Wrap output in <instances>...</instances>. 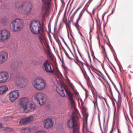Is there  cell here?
<instances>
[{
    "label": "cell",
    "instance_id": "obj_1",
    "mask_svg": "<svg viewBox=\"0 0 133 133\" xmlns=\"http://www.w3.org/2000/svg\"><path fill=\"white\" fill-rule=\"evenodd\" d=\"M23 21L20 19L14 20L10 25L11 29L14 32L20 31L23 28Z\"/></svg>",
    "mask_w": 133,
    "mask_h": 133
},
{
    "label": "cell",
    "instance_id": "obj_2",
    "mask_svg": "<svg viewBox=\"0 0 133 133\" xmlns=\"http://www.w3.org/2000/svg\"><path fill=\"white\" fill-rule=\"evenodd\" d=\"M31 32L34 34H38L40 33L41 28V25L38 20H33L31 22L30 26Z\"/></svg>",
    "mask_w": 133,
    "mask_h": 133
},
{
    "label": "cell",
    "instance_id": "obj_3",
    "mask_svg": "<svg viewBox=\"0 0 133 133\" xmlns=\"http://www.w3.org/2000/svg\"><path fill=\"white\" fill-rule=\"evenodd\" d=\"M35 98L37 103L40 106L44 105L47 101L46 95L43 93H37L35 95Z\"/></svg>",
    "mask_w": 133,
    "mask_h": 133
},
{
    "label": "cell",
    "instance_id": "obj_4",
    "mask_svg": "<svg viewBox=\"0 0 133 133\" xmlns=\"http://www.w3.org/2000/svg\"><path fill=\"white\" fill-rule=\"evenodd\" d=\"M34 86L35 88L38 90H43L45 88L46 83L43 79L38 78L34 81Z\"/></svg>",
    "mask_w": 133,
    "mask_h": 133
},
{
    "label": "cell",
    "instance_id": "obj_5",
    "mask_svg": "<svg viewBox=\"0 0 133 133\" xmlns=\"http://www.w3.org/2000/svg\"><path fill=\"white\" fill-rule=\"evenodd\" d=\"M16 85L20 88H24L27 85L28 80L25 78L20 77L18 78L16 81Z\"/></svg>",
    "mask_w": 133,
    "mask_h": 133
},
{
    "label": "cell",
    "instance_id": "obj_6",
    "mask_svg": "<svg viewBox=\"0 0 133 133\" xmlns=\"http://www.w3.org/2000/svg\"><path fill=\"white\" fill-rule=\"evenodd\" d=\"M54 120L52 118H48L43 121V126L45 128L49 129L54 126Z\"/></svg>",
    "mask_w": 133,
    "mask_h": 133
},
{
    "label": "cell",
    "instance_id": "obj_7",
    "mask_svg": "<svg viewBox=\"0 0 133 133\" xmlns=\"http://www.w3.org/2000/svg\"><path fill=\"white\" fill-rule=\"evenodd\" d=\"M20 96V92L19 90H14L9 94V99L12 102H14Z\"/></svg>",
    "mask_w": 133,
    "mask_h": 133
},
{
    "label": "cell",
    "instance_id": "obj_8",
    "mask_svg": "<svg viewBox=\"0 0 133 133\" xmlns=\"http://www.w3.org/2000/svg\"><path fill=\"white\" fill-rule=\"evenodd\" d=\"M10 33L6 30H3L0 31V40L4 41L9 38Z\"/></svg>",
    "mask_w": 133,
    "mask_h": 133
},
{
    "label": "cell",
    "instance_id": "obj_9",
    "mask_svg": "<svg viewBox=\"0 0 133 133\" xmlns=\"http://www.w3.org/2000/svg\"><path fill=\"white\" fill-rule=\"evenodd\" d=\"M23 109L25 112L28 113L34 111L36 109V107L33 104L29 103L25 106Z\"/></svg>",
    "mask_w": 133,
    "mask_h": 133
},
{
    "label": "cell",
    "instance_id": "obj_10",
    "mask_svg": "<svg viewBox=\"0 0 133 133\" xmlns=\"http://www.w3.org/2000/svg\"><path fill=\"white\" fill-rule=\"evenodd\" d=\"M34 120V118L32 116L25 118L21 119L20 121V124L21 125H25L29 124Z\"/></svg>",
    "mask_w": 133,
    "mask_h": 133
},
{
    "label": "cell",
    "instance_id": "obj_11",
    "mask_svg": "<svg viewBox=\"0 0 133 133\" xmlns=\"http://www.w3.org/2000/svg\"><path fill=\"white\" fill-rule=\"evenodd\" d=\"M9 75L6 72H0V83H3L7 81L8 79Z\"/></svg>",
    "mask_w": 133,
    "mask_h": 133
},
{
    "label": "cell",
    "instance_id": "obj_12",
    "mask_svg": "<svg viewBox=\"0 0 133 133\" xmlns=\"http://www.w3.org/2000/svg\"><path fill=\"white\" fill-rule=\"evenodd\" d=\"M29 103V100L28 98L26 97H23L21 98L19 101V105L22 107V109L25 106Z\"/></svg>",
    "mask_w": 133,
    "mask_h": 133
},
{
    "label": "cell",
    "instance_id": "obj_13",
    "mask_svg": "<svg viewBox=\"0 0 133 133\" xmlns=\"http://www.w3.org/2000/svg\"><path fill=\"white\" fill-rule=\"evenodd\" d=\"M8 53L5 52H2L0 53V64H3L8 59Z\"/></svg>",
    "mask_w": 133,
    "mask_h": 133
},
{
    "label": "cell",
    "instance_id": "obj_14",
    "mask_svg": "<svg viewBox=\"0 0 133 133\" xmlns=\"http://www.w3.org/2000/svg\"><path fill=\"white\" fill-rule=\"evenodd\" d=\"M57 92L59 95H61V96L62 97H65L66 96V94L64 91L62 89V88L59 86H57L56 88Z\"/></svg>",
    "mask_w": 133,
    "mask_h": 133
},
{
    "label": "cell",
    "instance_id": "obj_15",
    "mask_svg": "<svg viewBox=\"0 0 133 133\" xmlns=\"http://www.w3.org/2000/svg\"><path fill=\"white\" fill-rule=\"evenodd\" d=\"M44 68L46 72H52V69L51 66L48 62H46L44 64Z\"/></svg>",
    "mask_w": 133,
    "mask_h": 133
},
{
    "label": "cell",
    "instance_id": "obj_16",
    "mask_svg": "<svg viewBox=\"0 0 133 133\" xmlns=\"http://www.w3.org/2000/svg\"><path fill=\"white\" fill-rule=\"evenodd\" d=\"M8 88L6 86H3L0 87V94H3L6 93V91H8Z\"/></svg>",
    "mask_w": 133,
    "mask_h": 133
},
{
    "label": "cell",
    "instance_id": "obj_17",
    "mask_svg": "<svg viewBox=\"0 0 133 133\" xmlns=\"http://www.w3.org/2000/svg\"><path fill=\"white\" fill-rule=\"evenodd\" d=\"M67 125L70 128H72L74 126V122H73V121L72 120H69L68 123Z\"/></svg>",
    "mask_w": 133,
    "mask_h": 133
},
{
    "label": "cell",
    "instance_id": "obj_18",
    "mask_svg": "<svg viewBox=\"0 0 133 133\" xmlns=\"http://www.w3.org/2000/svg\"><path fill=\"white\" fill-rule=\"evenodd\" d=\"M31 132V130L30 128H24L22 129V130L21 131L22 133H30Z\"/></svg>",
    "mask_w": 133,
    "mask_h": 133
},
{
    "label": "cell",
    "instance_id": "obj_19",
    "mask_svg": "<svg viewBox=\"0 0 133 133\" xmlns=\"http://www.w3.org/2000/svg\"><path fill=\"white\" fill-rule=\"evenodd\" d=\"M4 131H7V132H11V131H13V130L11 129V128H6V129L4 130Z\"/></svg>",
    "mask_w": 133,
    "mask_h": 133
},
{
    "label": "cell",
    "instance_id": "obj_20",
    "mask_svg": "<svg viewBox=\"0 0 133 133\" xmlns=\"http://www.w3.org/2000/svg\"><path fill=\"white\" fill-rule=\"evenodd\" d=\"M45 131H38L37 133H45Z\"/></svg>",
    "mask_w": 133,
    "mask_h": 133
},
{
    "label": "cell",
    "instance_id": "obj_21",
    "mask_svg": "<svg viewBox=\"0 0 133 133\" xmlns=\"http://www.w3.org/2000/svg\"><path fill=\"white\" fill-rule=\"evenodd\" d=\"M3 125H2L1 123H0V128H2L3 127Z\"/></svg>",
    "mask_w": 133,
    "mask_h": 133
}]
</instances>
